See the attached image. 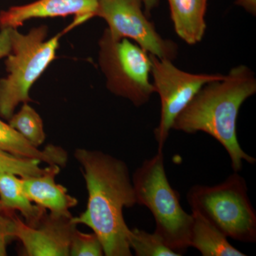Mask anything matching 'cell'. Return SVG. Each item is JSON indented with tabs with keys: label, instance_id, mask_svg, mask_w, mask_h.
<instances>
[{
	"label": "cell",
	"instance_id": "3957f363",
	"mask_svg": "<svg viewBox=\"0 0 256 256\" xmlns=\"http://www.w3.org/2000/svg\"><path fill=\"white\" fill-rule=\"evenodd\" d=\"M137 204L154 216L156 232L170 248L182 255L190 248L193 216L184 210L180 196L172 188L165 172L163 149L146 160L132 176Z\"/></svg>",
	"mask_w": 256,
	"mask_h": 256
},
{
	"label": "cell",
	"instance_id": "d6986e66",
	"mask_svg": "<svg viewBox=\"0 0 256 256\" xmlns=\"http://www.w3.org/2000/svg\"><path fill=\"white\" fill-rule=\"evenodd\" d=\"M104 247L96 234H85L76 229L70 246V256H101Z\"/></svg>",
	"mask_w": 256,
	"mask_h": 256
},
{
	"label": "cell",
	"instance_id": "30bf717a",
	"mask_svg": "<svg viewBox=\"0 0 256 256\" xmlns=\"http://www.w3.org/2000/svg\"><path fill=\"white\" fill-rule=\"evenodd\" d=\"M99 0H37L0 12V28H18L28 20L75 15L73 26L96 16Z\"/></svg>",
	"mask_w": 256,
	"mask_h": 256
},
{
	"label": "cell",
	"instance_id": "7a4b0ae2",
	"mask_svg": "<svg viewBox=\"0 0 256 256\" xmlns=\"http://www.w3.org/2000/svg\"><path fill=\"white\" fill-rule=\"evenodd\" d=\"M256 92V79L246 66L232 68L220 80L202 87L176 116L172 129L186 134H210L228 152L232 169L238 172L244 162L254 164L256 158L242 149L237 136V120L242 104Z\"/></svg>",
	"mask_w": 256,
	"mask_h": 256
},
{
	"label": "cell",
	"instance_id": "cb8c5ba5",
	"mask_svg": "<svg viewBox=\"0 0 256 256\" xmlns=\"http://www.w3.org/2000/svg\"><path fill=\"white\" fill-rule=\"evenodd\" d=\"M2 206H1V203H0V212H2Z\"/></svg>",
	"mask_w": 256,
	"mask_h": 256
},
{
	"label": "cell",
	"instance_id": "277c9868",
	"mask_svg": "<svg viewBox=\"0 0 256 256\" xmlns=\"http://www.w3.org/2000/svg\"><path fill=\"white\" fill-rule=\"evenodd\" d=\"M46 26L34 28L26 34L10 30L11 50L5 66L8 76L0 79V116L9 120L16 106L32 101L30 90L54 60L62 34L46 41Z\"/></svg>",
	"mask_w": 256,
	"mask_h": 256
},
{
	"label": "cell",
	"instance_id": "8fae6325",
	"mask_svg": "<svg viewBox=\"0 0 256 256\" xmlns=\"http://www.w3.org/2000/svg\"><path fill=\"white\" fill-rule=\"evenodd\" d=\"M58 165H50L44 174L22 178L24 190L32 202L55 216H72L69 210L76 206L78 200L67 193L62 185L56 183L55 176L60 172Z\"/></svg>",
	"mask_w": 256,
	"mask_h": 256
},
{
	"label": "cell",
	"instance_id": "ffe728a7",
	"mask_svg": "<svg viewBox=\"0 0 256 256\" xmlns=\"http://www.w3.org/2000/svg\"><path fill=\"white\" fill-rule=\"evenodd\" d=\"M14 217L5 216L0 212V256H6V244L14 237Z\"/></svg>",
	"mask_w": 256,
	"mask_h": 256
},
{
	"label": "cell",
	"instance_id": "e0dca14e",
	"mask_svg": "<svg viewBox=\"0 0 256 256\" xmlns=\"http://www.w3.org/2000/svg\"><path fill=\"white\" fill-rule=\"evenodd\" d=\"M130 247L137 256H180L170 248L160 236L150 234L141 229H130L129 237Z\"/></svg>",
	"mask_w": 256,
	"mask_h": 256
},
{
	"label": "cell",
	"instance_id": "9c48e42d",
	"mask_svg": "<svg viewBox=\"0 0 256 256\" xmlns=\"http://www.w3.org/2000/svg\"><path fill=\"white\" fill-rule=\"evenodd\" d=\"M72 216H55L46 213L35 226L14 217L15 238L22 242L26 256H68L76 224Z\"/></svg>",
	"mask_w": 256,
	"mask_h": 256
},
{
	"label": "cell",
	"instance_id": "7c38bea8",
	"mask_svg": "<svg viewBox=\"0 0 256 256\" xmlns=\"http://www.w3.org/2000/svg\"><path fill=\"white\" fill-rule=\"evenodd\" d=\"M175 32L188 44L202 41L206 31L208 0H168Z\"/></svg>",
	"mask_w": 256,
	"mask_h": 256
},
{
	"label": "cell",
	"instance_id": "9a60e30c",
	"mask_svg": "<svg viewBox=\"0 0 256 256\" xmlns=\"http://www.w3.org/2000/svg\"><path fill=\"white\" fill-rule=\"evenodd\" d=\"M0 203L2 210H20L30 226L36 225L46 213L44 208L32 204L22 178L11 173L0 172Z\"/></svg>",
	"mask_w": 256,
	"mask_h": 256
},
{
	"label": "cell",
	"instance_id": "5bb4252c",
	"mask_svg": "<svg viewBox=\"0 0 256 256\" xmlns=\"http://www.w3.org/2000/svg\"><path fill=\"white\" fill-rule=\"evenodd\" d=\"M193 224L190 247L203 256H246L228 242L227 237L197 212H192Z\"/></svg>",
	"mask_w": 256,
	"mask_h": 256
},
{
	"label": "cell",
	"instance_id": "4fadbf2b",
	"mask_svg": "<svg viewBox=\"0 0 256 256\" xmlns=\"http://www.w3.org/2000/svg\"><path fill=\"white\" fill-rule=\"evenodd\" d=\"M0 150L21 158L40 160L48 165L66 166L67 152L60 146H48L40 150L9 124L0 120Z\"/></svg>",
	"mask_w": 256,
	"mask_h": 256
},
{
	"label": "cell",
	"instance_id": "6da1fadb",
	"mask_svg": "<svg viewBox=\"0 0 256 256\" xmlns=\"http://www.w3.org/2000/svg\"><path fill=\"white\" fill-rule=\"evenodd\" d=\"M76 160L82 168L88 200L85 212L72 222L94 230L106 256H130V229L124 222V208L137 204L136 192L127 164L104 152L76 150Z\"/></svg>",
	"mask_w": 256,
	"mask_h": 256
},
{
	"label": "cell",
	"instance_id": "5b68a950",
	"mask_svg": "<svg viewBox=\"0 0 256 256\" xmlns=\"http://www.w3.org/2000/svg\"><path fill=\"white\" fill-rule=\"evenodd\" d=\"M192 212H197L227 238L256 242V212L245 178L234 172L214 186L194 185L188 194Z\"/></svg>",
	"mask_w": 256,
	"mask_h": 256
},
{
	"label": "cell",
	"instance_id": "603a6c76",
	"mask_svg": "<svg viewBox=\"0 0 256 256\" xmlns=\"http://www.w3.org/2000/svg\"><path fill=\"white\" fill-rule=\"evenodd\" d=\"M142 2L146 9V14L150 16L152 10L158 6V0H142Z\"/></svg>",
	"mask_w": 256,
	"mask_h": 256
},
{
	"label": "cell",
	"instance_id": "8992f818",
	"mask_svg": "<svg viewBox=\"0 0 256 256\" xmlns=\"http://www.w3.org/2000/svg\"><path fill=\"white\" fill-rule=\"evenodd\" d=\"M99 64L112 94L140 107L154 92L150 80V54L126 38H114L106 30L99 42Z\"/></svg>",
	"mask_w": 256,
	"mask_h": 256
},
{
	"label": "cell",
	"instance_id": "7402d4cb",
	"mask_svg": "<svg viewBox=\"0 0 256 256\" xmlns=\"http://www.w3.org/2000/svg\"><path fill=\"white\" fill-rule=\"evenodd\" d=\"M236 4L242 6L246 11L255 15L256 13V0H236Z\"/></svg>",
	"mask_w": 256,
	"mask_h": 256
},
{
	"label": "cell",
	"instance_id": "ac0fdd59",
	"mask_svg": "<svg viewBox=\"0 0 256 256\" xmlns=\"http://www.w3.org/2000/svg\"><path fill=\"white\" fill-rule=\"evenodd\" d=\"M38 160L21 158L0 150V172H8L22 178L40 176L48 168H41Z\"/></svg>",
	"mask_w": 256,
	"mask_h": 256
},
{
	"label": "cell",
	"instance_id": "2e32d148",
	"mask_svg": "<svg viewBox=\"0 0 256 256\" xmlns=\"http://www.w3.org/2000/svg\"><path fill=\"white\" fill-rule=\"evenodd\" d=\"M9 121L10 126L33 146L38 148L44 142L46 134L44 130L43 121L28 102H24L18 114H13Z\"/></svg>",
	"mask_w": 256,
	"mask_h": 256
},
{
	"label": "cell",
	"instance_id": "44dd1931",
	"mask_svg": "<svg viewBox=\"0 0 256 256\" xmlns=\"http://www.w3.org/2000/svg\"><path fill=\"white\" fill-rule=\"evenodd\" d=\"M10 30L11 28H2L0 30V60L9 54L11 50Z\"/></svg>",
	"mask_w": 256,
	"mask_h": 256
},
{
	"label": "cell",
	"instance_id": "ba28073f",
	"mask_svg": "<svg viewBox=\"0 0 256 256\" xmlns=\"http://www.w3.org/2000/svg\"><path fill=\"white\" fill-rule=\"evenodd\" d=\"M142 5V0H99L96 16L106 20L114 38L132 40L150 54L172 60L178 46L160 36Z\"/></svg>",
	"mask_w": 256,
	"mask_h": 256
},
{
	"label": "cell",
	"instance_id": "52a82bcc",
	"mask_svg": "<svg viewBox=\"0 0 256 256\" xmlns=\"http://www.w3.org/2000/svg\"><path fill=\"white\" fill-rule=\"evenodd\" d=\"M150 56L153 86L161 101L160 124L154 130V136L159 144L158 148L163 149L176 116L204 86L220 80L224 76L188 73L175 66L172 60L152 54Z\"/></svg>",
	"mask_w": 256,
	"mask_h": 256
}]
</instances>
